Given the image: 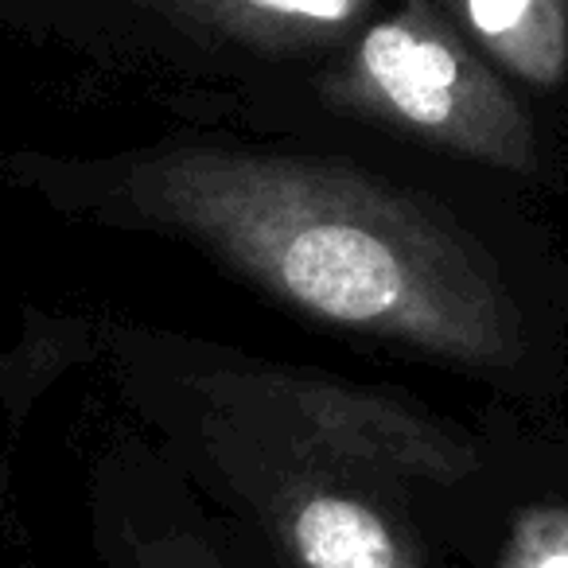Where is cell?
<instances>
[{"label":"cell","instance_id":"obj_1","mask_svg":"<svg viewBox=\"0 0 568 568\" xmlns=\"http://www.w3.org/2000/svg\"><path fill=\"white\" fill-rule=\"evenodd\" d=\"M0 187L79 226L172 242L293 320L557 417L568 261L526 191L428 160L245 141L9 152Z\"/></svg>","mask_w":568,"mask_h":568},{"label":"cell","instance_id":"obj_2","mask_svg":"<svg viewBox=\"0 0 568 568\" xmlns=\"http://www.w3.org/2000/svg\"><path fill=\"white\" fill-rule=\"evenodd\" d=\"M129 425L273 568H452L479 420L141 320H90Z\"/></svg>","mask_w":568,"mask_h":568},{"label":"cell","instance_id":"obj_3","mask_svg":"<svg viewBox=\"0 0 568 568\" xmlns=\"http://www.w3.org/2000/svg\"><path fill=\"white\" fill-rule=\"evenodd\" d=\"M312 102L327 118L495 175L526 195L557 183L529 102L428 0H402L366 24L347 55L316 74Z\"/></svg>","mask_w":568,"mask_h":568},{"label":"cell","instance_id":"obj_4","mask_svg":"<svg viewBox=\"0 0 568 568\" xmlns=\"http://www.w3.org/2000/svg\"><path fill=\"white\" fill-rule=\"evenodd\" d=\"M87 521L98 568H273L133 425L90 452Z\"/></svg>","mask_w":568,"mask_h":568},{"label":"cell","instance_id":"obj_5","mask_svg":"<svg viewBox=\"0 0 568 568\" xmlns=\"http://www.w3.org/2000/svg\"><path fill=\"white\" fill-rule=\"evenodd\" d=\"M483 467L452 568H568V433L557 417L490 402Z\"/></svg>","mask_w":568,"mask_h":568},{"label":"cell","instance_id":"obj_6","mask_svg":"<svg viewBox=\"0 0 568 568\" xmlns=\"http://www.w3.org/2000/svg\"><path fill=\"white\" fill-rule=\"evenodd\" d=\"M183 24L265 59H301L363 32L374 0H164Z\"/></svg>","mask_w":568,"mask_h":568},{"label":"cell","instance_id":"obj_7","mask_svg":"<svg viewBox=\"0 0 568 568\" xmlns=\"http://www.w3.org/2000/svg\"><path fill=\"white\" fill-rule=\"evenodd\" d=\"M483 55L510 82L552 94L568 79V0H464Z\"/></svg>","mask_w":568,"mask_h":568}]
</instances>
